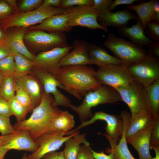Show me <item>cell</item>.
I'll list each match as a JSON object with an SVG mask.
<instances>
[{
	"label": "cell",
	"mask_w": 159,
	"mask_h": 159,
	"mask_svg": "<svg viewBox=\"0 0 159 159\" xmlns=\"http://www.w3.org/2000/svg\"><path fill=\"white\" fill-rule=\"evenodd\" d=\"M95 72L87 65H71L60 67L54 75L69 94L80 100L82 96L101 85Z\"/></svg>",
	"instance_id": "1"
},
{
	"label": "cell",
	"mask_w": 159,
	"mask_h": 159,
	"mask_svg": "<svg viewBox=\"0 0 159 159\" xmlns=\"http://www.w3.org/2000/svg\"><path fill=\"white\" fill-rule=\"evenodd\" d=\"M54 102L53 96L44 91L40 103L33 109L28 118L15 123L13 126L15 130L27 131L35 141L47 132L53 119L62 111Z\"/></svg>",
	"instance_id": "2"
},
{
	"label": "cell",
	"mask_w": 159,
	"mask_h": 159,
	"mask_svg": "<svg viewBox=\"0 0 159 159\" xmlns=\"http://www.w3.org/2000/svg\"><path fill=\"white\" fill-rule=\"evenodd\" d=\"M82 103L78 106L72 105L70 108L78 115L81 122H86L93 115L91 109L98 105H114L122 101L118 92L109 86L101 85L95 90L90 91L84 96Z\"/></svg>",
	"instance_id": "3"
},
{
	"label": "cell",
	"mask_w": 159,
	"mask_h": 159,
	"mask_svg": "<svg viewBox=\"0 0 159 159\" xmlns=\"http://www.w3.org/2000/svg\"><path fill=\"white\" fill-rule=\"evenodd\" d=\"M65 9L41 6L30 11L21 12L0 21V28L6 31L14 27L25 28L38 23L53 16L64 13Z\"/></svg>",
	"instance_id": "4"
},
{
	"label": "cell",
	"mask_w": 159,
	"mask_h": 159,
	"mask_svg": "<svg viewBox=\"0 0 159 159\" xmlns=\"http://www.w3.org/2000/svg\"><path fill=\"white\" fill-rule=\"evenodd\" d=\"M104 45L126 67L141 60L148 54L142 46L112 33L108 34Z\"/></svg>",
	"instance_id": "5"
},
{
	"label": "cell",
	"mask_w": 159,
	"mask_h": 159,
	"mask_svg": "<svg viewBox=\"0 0 159 159\" xmlns=\"http://www.w3.org/2000/svg\"><path fill=\"white\" fill-rule=\"evenodd\" d=\"M115 89L120 95L122 101L128 106L131 117L143 112H150L147 101L146 88L144 86L134 80L125 86Z\"/></svg>",
	"instance_id": "6"
},
{
	"label": "cell",
	"mask_w": 159,
	"mask_h": 159,
	"mask_svg": "<svg viewBox=\"0 0 159 159\" xmlns=\"http://www.w3.org/2000/svg\"><path fill=\"white\" fill-rule=\"evenodd\" d=\"M80 133L79 130L68 131H54L45 132L35 140L38 148L27 155L29 159H42L45 155L59 149L71 137Z\"/></svg>",
	"instance_id": "7"
},
{
	"label": "cell",
	"mask_w": 159,
	"mask_h": 159,
	"mask_svg": "<svg viewBox=\"0 0 159 159\" xmlns=\"http://www.w3.org/2000/svg\"><path fill=\"white\" fill-rule=\"evenodd\" d=\"M64 12L68 16V25L71 28L79 26L93 30L99 29L108 32L107 28L101 26L98 23L97 18L99 13L91 5L69 7L65 8Z\"/></svg>",
	"instance_id": "8"
},
{
	"label": "cell",
	"mask_w": 159,
	"mask_h": 159,
	"mask_svg": "<svg viewBox=\"0 0 159 159\" xmlns=\"http://www.w3.org/2000/svg\"><path fill=\"white\" fill-rule=\"evenodd\" d=\"M95 76L101 84L114 89L125 86L134 80L127 67L109 64L98 67Z\"/></svg>",
	"instance_id": "9"
},
{
	"label": "cell",
	"mask_w": 159,
	"mask_h": 159,
	"mask_svg": "<svg viewBox=\"0 0 159 159\" xmlns=\"http://www.w3.org/2000/svg\"><path fill=\"white\" fill-rule=\"evenodd\" d=\"M134 80L146 88L159 79V58L149 54L127 67Z\"/></svg>",
	"instance_id": "10"
},
{
	"label": "cell",
	"mask_w": 159,
	"mask_h": 159,
	"mask_svg": "<svg viewBox=\"0 0 159 159\" xmlns=\"http://www.w3.org/2000/svg\"><path fill=\"white\" fill-rule=\"evenodd\" d=\"M98 120H104L106 122L105 135L110 143V148H114L117 144L123 129L122 120L118 115L109 114L102 111L96 112L89 120L81 122V124L75 130H79Z\"/></svg>",
	"instance_id": "11"
},
{
	"label": "cell",
	"mask_w": 159,
	"mask_h": 159,
	"mask_svg": "<svg viewBox=\"0 0 159 159\" xmlns=\"http://www.w3.org/2000/svg\"><path fill=\"white\" fill-rule=\"evenodd\" d=\"M33 75L41 83L45 93L53 96L54 105L57 106L70 107L72 105L69 99L58 89L60 88L69 93L68 90L62 85L52 74L33 67Z\"/></svg>",
	"instance_id": "12"
},
{
	"label": "cell",
	"mask_w": 159,
	"mask_h": 159,
	"mask_svg": "<svg viewBox=\"0 0 159 159\" xmlns=\"http://www.w3.org/2000/svg\"><path fill=\"white\" fill-rule=\"evenodd\" d=\"M24 39L42 52L64 47L67 45V37L64 33H47L38 30L25 34Z\"/></svg>",
	"instance_id": "13"
},
{
	"label": "cell",
	"mask_w": 159,
	"mask_h": 159,
	"mask_svg": "<svg viewBox=\"0 0 159 159\" xmlns=\"http://www.w3.org/2000/svg\"><path fill=\"white\" fill-rule=\"evenodd\" d=\"M72 48V46L67 45L64 47H56L40 52L35 56L33 61L34 67L54 75L60 67V60Z\"/></svg>",
	"instance_id": "14"
},
{
	"label": "cell",
	"mask_w": 159,
	"mask_h": 159,
	"mask_svg": "<svg viewBox=\"0 0 159 159\" xmlns=\"http://www.w3.org/2000/svg\"><path fill=\"white\" fill-rule=\"evenodd\" d=\"M72 46V50L60 60V67L92 64L89 55L88 44L87 42L82 39H76Z\"/></svg>",
	"instance_id": "15"
},
{
	"label": "cell",
	"mask_w": 159,
	"mask_h": 159,
	"mask_svg": "<svg viewBox=\"0 0 159 159\" xmlns=\"http://www.w3.org/2000/svg\"><path fill=\"white\" fill-rule=\"evenodd\" d=\"M139 19L137 16L131 11L124 9L114 12L108 11L99 13L97 20L101 26L107 27L111 26L118 28L126 26L132 19Z\"/></svg>",
	"instance_id": "16"
},
{
	"label": "cell",
	"mask_w": 159,
	"mask_h": 159,
	"mask_svg": "<svg viewBox=\"0 0 159 159\" xmlns=\"http://www.w3.org/2000/svg\"><path fill=\"white\" fill-rule=\"evenodd\" d=\"M2 146L9 151L14 149L28 151L32 153L38 148L35 141L31 138L28 132L25 130H17L11 134Z\"/></svg>",
	"instance_id": "17"
},
{
	"label": "cell",
	"mask_w": 159,
	"mask_h": 159,
	"mask_svg": "<svg viewBox=\"0 0 159 159\" xmlns=\"http://www.w3.org/2000/svg\"><path fill=\"white\" fill-rule=\"evenodd\" d=\"M153 124L126 139L127 143L131 144L137 151L139 159L152 158L150 149Z\"/></svg>",
	"instance_id": "18"
},
{
	"label": "cell",
	"mask_w": 159,
	"mask_h": 159,
	"mask_svg": "<svg viewBox=\"0 0 159 159\" xmlns=\"http://www.w3.org/2000/svg\"><path fill=\"white\" fill-rule=\"evenodd\" d=\"M16 84L29 95L35 107L40 103L44 90L39 80L33 75L28 74L15 78Z\"/></svg>",
	"instance_id": "19"
},
{
	"label": "cell",
	"mask_w": 159,
	"mask_h": 159,
	"mask_svg": "<svg viewBox=\"0 0 159 159\" xmlns=\"http://www.w3.org/2000/svg\"><path fill=\"white\" fill-rule=\"evenodd\" d=\"M68 16L64 13L50 16L30 29L45 31L49 33L69 32L72 28L67 24Z\"/></svg>",
	"instance_id": "20"
},
{
	"label": "cell",
	"mask_w": 159,
	"mask_h": 159,
	"mask_svg": "<svg viewBox=\"0 0 159 159\" xmlns=\"http://www.w3.org/2000/svg\"><path fill=\"white\" fill-rule=\"evenodd\" d=\"M117 32L121 36L127 38L132 42L141 46H148L153 41L146 35L139 19L130 27L125 26L117 28Z\"/></svg>",
	"instance_id": "21"
},
{
	"label": "cell",
	"mask_w": 159,
	"mask_h": 159,
	"mask_svg": "<svg viewBox=\"0 0 159 159\" xmlns=\"http://www.w3.org/2000/svg\"><path fill=\"white\" fill-rule=\"evenodd\" d=\"M25 32L22 28L6 33L4 45L10 50H13L33 61L35 56L27 49L24 42Z\"/></svg>",
	"instance_id": "22"
},
{
	"label": "cell",
	"mask_w": 159,
	"mask_h": 159,
	"mask_svg": "<svg viewBox=\"0 0 159 159\" xmlns=\"http://www.w3.org/2000/svg\"><path fill=\"white\" fill-rule=\"evenodd\" d=\"M123 122V129L122 135L117 144L113 148H109V152L112 153L115 159H135L131 153L127 145L126 136L131 114L127 111L123 110L120 113Z\"/></svg>",
	"instance_id": "23"
},
{
	"label": "cell",
	"mask_w": 159,
	"mask_h": 159,
	"mask_svg": "<svg viewBox=\"0 0 159 159\" xmlns=\"http://www.w3.org/2000/svg\"><path fill=\"white\" fill-rule=\"evenodd\" d=\"M88 54L92 64L98 67L109 64L123 65L115 56L109 54L102 48L93 44H88Z\"/></svg>",
	"instance_id": "24"
},
{
	"label": "cell",
	"mask_w": 159,
	"mask_h": 159,
	"mask_svg": "<svg viewBox=\"0 0 159 159\" xmlns=\"http://www.w3.org/2000/svg\"><path fill=\"white\" fill-rule=\"evenodd\" d=\"M154 119L151 113L148 112L130 117L126 131V139L152 125Z\"/></svg>",
	"instance_id": "25"
},
{
	"label": "cell",
	"mask_w": 159,
	"mask_h": 159,
	"mask_svg": "<svg viewBox=\"0 0 159 159\" xmlns=\"http://www.w3.org/2000/svg\"><path fill=\"white\" fill-rule=\"evenodd\" d=\"M74 124L73 116L67 111H61L53 119L47 132L68 131L74 127Z\"/></svg>",
	"instance_id": "26"
},
{
	"label": "cell",
	"mask_w": 159,
	"mask_h": 159,
	"mask_svg": "<svg viewBox=\"0 0 159 159\" xmlns=\"http://www.w3.org/2000/svg\"><path fill=\"white\" fill-rule=\"evenodd\" d=\"M86 134L79 133L71 137L65 142L64 149L63 151L65 159H77L82 143L90 145L85 138Z\"/></svg>",
	"instance_id": "27"
},
{
	"label": "cell",
	"mask_w": 159,
	"mask_h": 159,
	"mask_svg": "<svg viewBox=\"0 0 159 159\" xmlns=\"http://www.w3.org/2000/svg\"><path fill=\"white\" fill-rule=\"evenodd\" d=\"M149 110L155 118H159V79L146 88Z\"/></svg>",
	"instance_id": "28"
},
{
	"label": "cell",
	"mask_w": 159,
	"mask_h": 159,
	"mask_svg": "<svg viewBox=\"0 0 159 159\" xmlns=\"http://www.w3.org/2000/svg\"><path fill=\"white\" fill-rule=\"evenodd\" d=\"M154 2V0H151L147 2H142L137 5H129L127 6L128 9L136 12L144 29L149 21L153 20Z\"/></svg>",
	"instance_id": "29"
},
{
	"label": "cell",
	"mask_w": 159,
	"mask_h": 159,
	"mask_svg": "<svg viewBox=\"0 0 159 159\" xmlns=\"http://www.w3.org/2000/svg\"><path fill=\"white\" fill-rule=\"evenodd\" d=\"M13 55L15 64L13 74L15 78L28 74L33 75V62L13 50H11Z\"/></svg>",
	"instance_id": "30"
},
{
	"label": "cell",
	"mask_w": 159,
	"mask_h": 159,
	"mask_svg": "<svg viewBox=\"0 0 159 159\" xmlns=\"http://www.w3.org/2000/svg\"><path fill=\"white\" fill-rule=\"evenodd\" d=\"M15 78L13 75L5 76L0 87V96L7 101L14 96Z\"/></svg>",
	"instance_id": "31"
},
{
	"label": "cell",
	"mask_w": 159,
	"mask_h": 159,
	"mask_svg": "<svg viewBox=\"0 0 159 159\" xmlns=\"http://www.w3.org/2000/svg\"><path fill=\"white\" fill-rule=\"evenodd\" d=\"M12 115H14L17 122L25 120L28 111L21 105L14 97L8 101Z\"/></svg>",
	"instance_id": "32"
},
{
	"label": "cell",
	"mask_w": 159,
	"mask_h": 159,
	"mask_svg": "<svg viewBox=\"0 0 159 159\" xmlns=\"http://www.w3.org/2000/svg\"><path fill=\"white\" fill-rule=\"evenodd\" d=\"M15 97L29 112L32 111L35 107L34 103L29 95L21 87L16 84Z\"/></svg>",
	"instance_id": "33"
},
{
	"label": "cell",
	"mask_w": 159,
	"mask_h": 159,
	"mask_svg": "<svg viewBox=\"0 0 159 159\" xmlns=\"http://www.w3.org/2000/svg\"><path fill=\"white\" fill-rule=\"evenodd\" d=\"M15 64L12 54L0 60V72L5 76L13 75Z\"/></svg>",
	"instance_id": "34"
},
{
	"label": "cell",
	"mask_w": 159,
	"mask_h": 159,
	"mask_svg": "<svg viewBox=\"0 0 159 159\" xmlns=\"http://www.w3.org/2000/svg\"><path fill=\"white\" fill-rule=\"evenodd\" d=\"M144 29L146 35L150 39L159 42V22L152 20L147 24Z\"/></svg>",
	"instance_id": "35"
},
{
	"label": "cell",
	"mask_w": 159,
	"mask_h": 159,
	"mask_svg": "<svg viewBox=\"0 0 159 159\" xmlns=\"http://www.w3.org/2000/svg\"><path fill=\"white\" fill-rule=\"evenodd\" d=\"M16 131L11 123L9 117L0 115V133L1 135L11 134Z\"/></svg>",
	"instance_id": "36"
},
{
	"label": "cell",
	"mask_w": 159,
	"mask_h": 159,
	"mask_svg": "<svg viewBox=\"0 0 159 159\" xmlns=\"http://www.w3.org/2000/svg\"><path fill=\"white\" fill-rule=\"evenodd\" d=\"M43 0H23L20 4L19 9L21 12H26L36 9L42 5Z\"/></svg>",
	"instance_id": "37"
},
{
	"label": "cell",
	"mask_w": 159,
	"mask_h": 159,
	"mask_svg": "<svg viewBox=\"0 0 159 159\" xmlns=\"http://www.w3.org/2000/svg\"><path fill=\"white\" fill-rule=\"evenodd\" d=\"M113 1L112 0H93L92 7L99 13L110 11V7Z\"/></svg>",
	"instance_id": "38"
},
{
	"label": "cell",
	"mask_w": 159,
	"mask_h": 159,
	"mask_svg": "<svg viewBox=\"0 0 159 159\" xmlns=\"http://www.w3.org/2000/svg\"><path fill=\"white\" fill-rule=\"evenodd\" d=\"M92 4L93 0H62L59 8L65 9L75 6H92Z\"/></svg>",
	"instance_id": "39"
},
{
	"label": "cell",
	"mask_w": 159,
	"mask_h": 159,
	"mask_svg": "<svg viewBox=\"0 0 159 159\" xmlns=\"http://www.w3.org/2000/svg\"><path fill=\"white\" fill-rule=\"evenodd\" d=\"M150 146L159 145V118L154 119L151 134Z\"/></svg>",
	"instance_id": "40"
},
{
	"label": "cell",
	"mask_w": 159,
	"mask_h": 159,
	"mask_svg": "<svg viewBox=\"0 0 159 159\" xmlns=\"http://www.w3.org/2000/svg\"><path fill=\"white\" fill-rule=\"evenodd\" d=\"M77 159H95L89 145L80 146Z\"/></svg>",
	"instance_id": "41"
},
{
	"label": "cell",
	"mask_w": 159,
	"mask_h": 159,
	"mask_svg": "<svg viewBox=\"0 0 159 159\" xmlns=\"http://www.w3.org/2000/svg\"><path fill=\"white\" fill-rule=\"evenodd\" d=\"M11 6L6 0H0V21L11 15Z\"/></svg>",
	"instance_id": "42"
},
{
	"label": "cell",
	"mask_w": 159,
	"mask_h": 159,
	"mask_svg": "<svg viewBox=\"0 0 159 159\" xmlns=\"http://www.w3.org/2000/svg\"><path fill=\"white\" fill-rule=\"evenodd\" d=\"M0 115L9 117L12 115L8 101L0 96Z\"/></svg>",
	"instance_id": "43"
},
{
	"label": "cell",
	"mask_w": 159,
	"mask_h": 159,
	"mask_svg": "<svg viewBox=\"0 0 159 159\" xmlns=\"http://www.w3.org/2000/svg\"><path fill=\"white\" fill-rule=\"evenodd\" d=\"M148 54L159 57V42L153 41L148 46L146 50Z\"/></svg>",
	"instance_id": "44"
},
{
	"label": "cell",
	"mask_w": 159,
	"mask_h": 159,
	"mask_svg": "<svg viewBox=\"0 0 159 159\" xmlns=\"http://www.w3.org/2000/svg\"><path fill=\"white\" fill-rule=\"evenodd\" d=\"M91 150L95 159H115L114 154L112 152H110V154L107 155L105 154L103 151L97 152L93 150L91 148Z\"/></svg>",
	"instance_id": "45"
},
{
	"label": "cell",
	"mask_w": 159,
	"mask_h": 159,
	"mask_svg": "<svg viewBox=\"0 0 159 159\" xmlns=\"http://www.w3.org/2000/svg\"><path fill=\"white\" fill-rule=\"evenodd\" d=\"M136 1L139 2V1L138 0H115L113 1L110 7L109 11L111 12L117 6L119 5H132Z\"/></svg>",
	"instance_id": "46"
},
{
	"label": "cell",
	"mask_w": 159,
	"mask_h": 159,
	"mask_svg": "<svg viewBox=\"0 0 159 159\" xmlns=\"http://www.w3.org/2000/svg\"><path fill=\"white\" fill-rule=\"evenodd\" d=\"M42 159H65L63 151H54L48 153L42 158Z\"/></svg>",
	"instance_id": "47"
},
{
	"label": "cell",
	"mask_w": 159,
	"mask_h": 159,
	"mask_svg": "<svg viewBox=\"0 0 159 159\" xmlns=\"http://www.w3.org/2000/svg\"><path fill=\"white\" fill-rule=\"evenodd\" d=\"M62 0H44L41 6L59 7Z\"/></svg>",
	"instance_id": "48"
},
{
	"label": "cell",
	"mask_w": 159,
	"mask_h": 159,
	"mask_svg": "<svg viewBox=\"0 0 159 159\" xmlns=\"http://www.w3.org/2000/svg\"><path fill=\"white\" fill-rule=\"evenodd\" d=\"M12 54L11 51L5 46H0V60Z\"/></svg>",
	"instance_id": "49"
},
{
	"label": "cell",
	"mask_w": 159,
	"mask_h": 159,
	"mask_svg": "<svg viewBox=\"0 0 159 159\" xmlns=\"http://www.w3.org/2000/svg\"><path fill=\"white\" fill-rule=\"evenodd\" d=\"M154 15L153 20L159 22V1L154 0Z\"/></svg>",
	"instance_id": "50"
},
{
	"label": "cell",
	"mask_w": 159,
	"mask_h": 159,
	"mask_svg": "<svg viewBox=\"0 0 159 159\" xmlns=\"http://www.w3.org/2000/svg\"><path fill=\"white\" fill-rule=\"evenodd\" d=\"M0 28V46L4 45L6 33Z\"/></svg>",
	"instance_id": "51"
},
{
	"label": "cell",
	"mask_w": 159,
	"mask_h": 159,
	"mask_svg": "<svg viewBox=\"0 0 159 159\" xmlns=\"http://www.w3.org/2000/svg\"><path fill=\"white\" fill-rule=\"evenodd\" d=\"M154 150L155 154L154 157L152 158L151 159H159V145L151 146Z\"/></svg>",
	"instance_id": "52"
},
{
	"label": "cell",
	"mask_w": 159,
	"mask_h": 159,
	"mask_svg": "<svg viewBox=\"0 0 159 159\" xmlns=\"http://www.w3.org/2000/svg\"><path fill=\"white\" fill-rule=\"evenodd\" d=\"M11 134L0 136V147L3 145L5 143L10 137Z\"/></svg>",
	"instance_id": "53"
},
{
	"label": "cell",
	"mask_w": 159,
	"mask_h": 159,
	"mask_svg": "<svg viewBox=\"0 0 159 159\" xmlns=\"http://www.w3.org/2000/svg\"><path fill=\"white\" fill-rule=\"evenodd\" d=\"M9 150L2 146L0 147V159H4V156Z\"/></svg>",
	"instance_id": "54"
},
{
	"label": "cell",
	"mask_w": 159,
	"mask_h": 159,
	"mask_svg": "<svg viewBox=\"0 0 159 159\" xmlns=\"http://www.w3.org/2000/svg\"><path fill=\"white\" fill-rule=\"evenodd\" d=\"M6 1L11 6H13L16 9H18L16 6V1L15 0H6Z\"/></svg>",
	"instance_id": "55"
},
{
	"label": "cell",
	"mask_w": 159,
	"mask_h": 159,
	"mask_svg": "<svg viewBox=\"0 0 159 159\" xmlns=\"http://www.w3.org/2000/svg\"><path fill=\"white\" fill-rule=\"evenodd\" d=\"M5 75L0 72V87Z\"/></svg>",
	"instance_id": "56"
},
{
	"label": "cell",
	"mask_w": 159,
	"mask_h": 159,
	"mask_svg": "<svg viewBox=\"0 0 159 159\" xmlns=\"http://www.w3.org/2000/svg\"><path fill=\"white\" fill-rule=\"evenodd\" d=\"M21 159H29L27 157V155L26 153L24 154Z\"/></svg>",
	"instance_id": "57"
}]
</instances>
